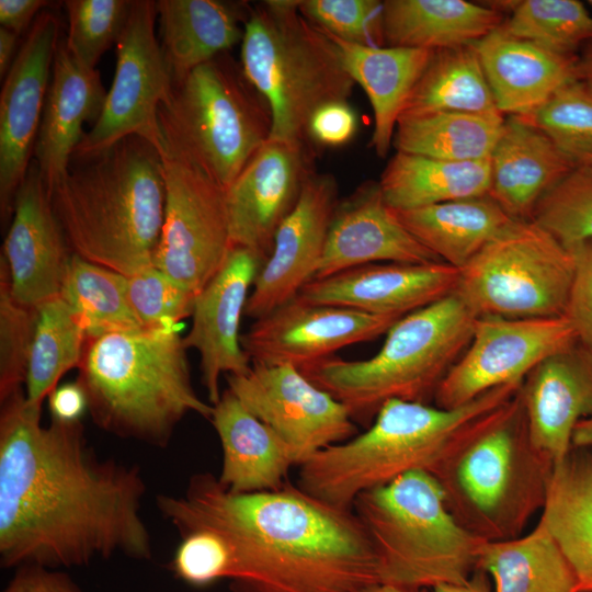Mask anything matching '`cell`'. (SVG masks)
I'll list each match as a JSON object with an SVG mask.
<instances>
[{"label": "cell", "instance_id": "cell-1", "mask_svg": "<svg viewBox=\"0 0 592 592\" xmlns=\"http://www.w3.org/2000/svg\"><path fill=\"white\" fill-rule=\"evenodd\" d=\"M136 465L101 458L81 421L42 424L19 390L1 401L0 561L4 568L86 566L152 555Z\"/></svg>", "mask_w": 592, "mask_h": 592}, {"label": "cell", "instance_id": "cell-2", "mask_svg": "<svg viewBox=\"0 0 592 592\" xmlns=\"http://www.w3.org/2000/svg\"><path fill=\"white\" fill-rule=\"evenodd\" d=\"M157 506L180 536L208 530L228 545L235 592H356L379 583L377 558L360 519L288 482L234 493L209 473L191 477Z\"/></svg>", "mask_w": 592, "mask_h": 592}, {"label": "cell", "instance_id": "cell-3", "mask_svg": "<svg viewBox=\"0 0 592 592\" xmlns=\"http://www.w3.org/2000/svg\"><path fill=\"white\" fill-rule=\"evenodd\" d=\"M50 198L72 253L126 276L155 266L166 179L148 140L129 136L70 164Z\"/></svg>", "mask_w": 592, "mask_h": 592}, {"label": "cell", "instance_id": "cell-4", "mask_svg": "<svg viewBox=\"0 0 592 592\" xmlns=\"http://www.w3.org/2000/svg\"><path fill=\"white\" fill-rule=\"evenodd\" d=\"M522 383L496 387L453 409L389 400L365 432L300 464L297 486L319 500L352 509L361 493L408 473L433 475L455 448L499 414Z\"/></svg>", "mask_w": 592, "mask_h": 592}, {"label": "cell", "instance_id": "cell-5", "mask_svg": "<svg viewBox=\"0 0 592 592\" xmlns=\"http://www.w3.org/2000/svg\"><path fill=\"white\" fill-rule=\"evenodd\" d=\"M177 326L88 337L78 367L88 411L102 430L164 447L189 413L210 420L196 394Z\"/></svg>", "mask_w": 592, "mask_h": 592}, {"label": "cell", "instance_id": "cell-6", "mask_svg": "<svg viewBox=\"0 0 592 592\" xmlns=\"http://www.w3.org/2000/svg\"><path fill=\"white\" fill-rule=\"evenodd\" d=\"M477 317L455 295L399 318L369 358L330 356L300 372L369 426L389 400L429 403L468 346Z\"/></svg>", "mask_w": 592, "mask_h": 592}, {"label": "cell", "instance_id": "cell-7", "mask_svg": "<svg viewBox=\"0 0 592 592\" xmlns=\"http://www.w3.org/2000/svg\"><path fill=\"white\" fill-rule=\"evenodd\" d=\"M554 464L532 444L521 389L434 471L456 521L486 542L516 538L542 511Z\"/></svg>", "mask_w": 592, "mask_h": 592}, {"label": "cell", "instance_id": "cell-8", "mask_svg": "<svg viewBox=\"0 0 592 592\" xmlns=\"http://www.w3.org/2000/svg\"><path fill=\"white\" fill-rule=\"evenodd\" d=\"M352 510L373 545L382 583L459 585L477 569L486 540L456 521L440 482L426 471L361 493Z\"/></svg>", "mask_w": 592, "mask_h": 592}, {"label": "cell", "instance_id": "cell-9", "mask_svg": "<svg viewBox=\"0 0 592 592\" xmlns=\"http://www.w3.org/2000/svg\"><path fill=\"white\" fill-rule=\"evenodd\" d=\"M240 60L269 104L274 139L306 143L314 113L348 101L355 86L332 41L300 14L298 0L249 5Z\"/></svg>", "mask_w": 592, "mask_h": 592}, {"label": "cell", "instance_id": "cell-10", "mask_svg": "<svg viewBox=\"0 0 592 592\" xmlns=\"http://www.w3.org/2000/svg\"><path fill=\"white\" fill-rule=\"evenodd\" d=\"M158 122L161 153L200 166L225 190L272 129L269 104L228 52L172 84Z\"/></svg>", "mask_w": 592, "mask_h": 592}, {"label": "cell", "instance_id": "cell-11", "mask_svg": "<svg viewBox=\"0 0 592 592\" xmlns=\"http://www.w3.org/2000/svg\"><path fill=\"white\" fill-rule=\"evenodd\" d=\"M572 253L533 220L513 219L463 269L455 295L475 317L562 316Z\"/></svg>", "mask_w": 592, "mask_h": 592}, {"label": "cell", "instance_id": "cell-12", "mask_svg": "<svg viewBox=\"0 0 592 592\" xmlns=\"http://www.w3.org/2000/svg\"><path fill=\"white\" fill-rule=\"evenodd\" d=\"M157 1L133 0L116 43L112 86L101 115L84 133L72 160L95 156L129 136H139L161 151L158 112L172 81L156 35Z\"/></svg>", "mask_w": 592, "mask_h": 592}, {"label": "cell", "instance_id": "cell-13", "mask_svg": "<svg viewBox=\"0 0 592 592\" xmlns=\"http://www.w3.org/2000/svg\"><path fill=\"white\" fill-rule=\"evenodd\" d=\"M162 159L166 206L153 265L197 295L231 248L226 190L189 160Z\"/></svg>", "mask_w": 592, "mask_h": 592}, {"label": "cell", "instance_id": "cell-14", "mask_svg": "<svg viewBox=\"0 0 592 592\" xmlns=\"http://www.w3.org/2000/svg\"><path fill=\"white\" fill-rule=\"evenodd\" d=\"M577 343L574 329L563 315L477 317L468 346L434 394L435 406L457 408L496 387L522 382L543 361Z\"/></svg>", "mask_w": 592, "mask_h": 592}, {"label": "cell", "instance_id": "cell-15", "mask_svg": "<svg viewBox=\"0 0 592 592\" xmlns=\"http://www.w3.org/2000/svg\"><path fill=\"white\" fill-rule=\"evenodd\" d=\"M226 378L241 403L291 447L298 466L357 433L348 408L292 365L252 363Z\"/></svg>", "mask_w": 592, "mask_h": 592}, {"label": "cell", "instance_id": "cell-16", "mask_svg": "<svg viewBox=\"0 0 592 592\" xmlns=\"http://www.w3.org/2000/svg\"><path fill=\"white\" fill-rule=\"evenodd\" d=\"M60 20L42 11L18 49L0 93V218L9 227L16 192L34 155L53 64L59 46Z\"/></svg>", "mask_w": 592, "mask_h": 592}, {"label": "cell", "instance_id": "cell-17", "mask_svg": "<svg viewBox=\"0 0 592 592\" xmlns=\"http://www.w3.org/2000/svg\"><path fill=\"white\" fill-rule=\"evenodd\" d=\"M401 317L318 305L298 296L255 319L241 335L251 363L288 364L299 371L345 346L372 341Z\"/></svg>", "mask_w": 592, "mask_h": 592}, {"label": "cell", "instance_id": "cell-18", "mask_svg": "<svg viewBox=\"0 0 592 592\" xmlns=\"http://www.w3.org/2000/svg\"><path fill=\"white\" fill-rule=\"evenodd\" d=\"M304 141L269 138L226 190L231 247L264 263L275 234L296 206L311 171Z\"/></svg>", "mask_w": 592, "mask_h": 592}, {"label": "cell", "instance_id": "cell-19", "mask_svg": "<svg viewBox=\"0 0 592 592\" xmlns=\"http://www.w3.org/2000/svg\"><path fill=\"white\" fill-rule=\"evenodd\" d=\"M338 203L335 179L314 172L275 234L272 251L248 297L246 316L255 320L270 314L315 278Z\"/></svg>", "mask_w": 592, "mask_h": 592}, {"label": "cell", "instance_id": "cell-20", "mask_svg": "<svg viewBox=\"0 0 592 592\" xmlns=\"http://www.w3.org/2000/svg\"><path fill=\"white\" fill-rule=\"evenodd\" d=\"M72 250L34 160L20 185L1 255L14 298L38 308L61 295Z\"/></svg>", "mask_w": 592, "mask_h": 592}, {"label": "cell", "instance_id": "cell-21", "mask_svg": "<svg viewBox=\"0 0 592 592\" xmlns=\"http://www.w3.org/2000/svg\"><path fill=\"white\" fill-rule=\"evenodd\" d=\"M262 264L252 251L231 247L220 269L195 297L192 326L183 342L200 354L202 384L213 406L221 396L220 376L244 374L252 365L239 330L248 292Z\"/></svg>", "mask_w": 592, "mask_h": 592}, {"label": "cell", "instance_id": "cell-22", "mask_svg": "<svg viewBox=\"0 0 592 592\" xmlns=\"http://www.w3.org/2000/svg\"><path fill=\"white\" fill-rule=\"evenodd\" d=\"M458 280L459 269L442 261L373 263L315 278L297 296L311 304L402 317L453 295Z\"/></svg>", "mask_w": 592, "mask_h": 592}, {"label": "cell", "instance_id": "cell-23", "mask_svg": "<svg viewBox=\"0 0 592 592\" xmlns=\"http://www.w3.org/2000/svg\"><path fill=\"white\" fill-rule=\"evenodd\" d=\"M380 261L419 264L440 260L402 226L385 202L379 183L367 181L339 201L315 278Z\"/></svg>", "mask_w": 592, "mask_h": 592}, {"label": "cell", "instance_id": "cell-24", "mask_svg": "<svg viewBox=\"0 0 592 592\" xmlns=\"http://www.w3.org/2000/svg\"><path fill=\"white\" fill-rule=\"evenodd\" d=\"M521 399L532 444L556 465L592 417V351L578 342L543 361L523 379Z\"/></svg>", "mask_w": 592, "mask_h": 592}, {"label": "cell", "instance_id": "cell-25", "mask_svg": "<svg viewBox=\"0 0 592 592\" xmlns=\"http://www.w3.org/2000/svg\"><path fill=\"white\" fill-rule=\"evenodd\" d=\"M106 93L99 71L79 64L60 41L33 155L49 194L69 170L84 123L101 115Z\"/></svg>", "mask_w": 592, "mask_h": 592}, {"label": "cell", "instance_id": "cell-26", "mask_svg": "<svg viewBox=\"0 0 592 592\" xmlns=\"http://www.w3.org/2000/svg\"><path fill=\"white\" fill-rule=\"evenodd\" d=\"M497 109L524 116L578 80V55L550 50L508 33L502 25L475 43Z\"/></svg>", "mask_w": 592, "mask_h": 592}, {"label": "cell", "instance_id": "cell-27", "mask_svg": "<svg viewBox=\"0 0 592 592\" xmlns=\"http://www.w3.org/2000/svg\"><path fill=\"white\" fill-rule=\"evenodd\" d=\"M573 168L545 133L511 115L490 155L488 194L511 218L530 220L540 197Z\"/></svg>", "mask_w": 592, "mask_h": 592}, {"label": "cell", "instance_id": "cell-28", "mask_svg": "<svg viewBox=\"0 0 592 592\" xmlns=\"http://www.w3.org/2000/svg\"><path fill=\"white\" fill-rule=\"evenodd\" d=\"M218 434L223 463L218 481L234 493L276 490L296 465L291 447L227 388L209 420Z\"/></svg>", "mask_w": 592, "mask_h": 592}, {"label": "cell", "instance_id": "cell-29", "mask_svg": "<svg viewBox=\"0 0 592 592\" xmlns=\"http://www.w3.org/2000/svg\"><path fill=\"white\" fill-rule=\"evenodd\" d=\"M249 5L220 0H159L161 53L172 84L242 41Z\"/></svg>", "mask_w": 592, "mask_h": 592}, {"label": "cell", "instance_id": "cell-30", "mask_svg": "<svg viewBox=\"0 0 592 592\" xmlns=\"http://www.w3.org/2000/svg\"><path fill=\"white\" fill-rule=\"evenodd\" d=\"M326 35L332 41L344 69L368 96L374 114L369 145L378 157L384 158L392 146L396 126L409 95L434 50L372 47Z\"/></svg>", "mask_w": 592, "mask_h": 592}, {"label": "cell", "instance_id": "cell-31", "mask_svg": "<svg viewBox=\"0 0 592 592\" xmlns=\"http://www.w3.org/2000/svg\"><path fill=\"white\" fill-rule=\"evenodd\" d=\"M502 23L500 11L466 0L383 1V33L391 47H459L480 41Z\"/></svg>", "mask_w": 592, "mask_h": 592}, {"label": "cell", "instance_id": "cell-32", "mask_svg": "<svg viewBox=\"0 0 592 592\" xmlns=\"http://www.w3.org/2000/svg\"><path fill=\"white\" fill-rule=\"evenodd\" d=\"M539 520L567 559L577 592H592V451L573 447L557 463Z\"/></svg>", "mask_w": 592, "mask_h": 592}, {"label": "cell", "instance_id": "cell-33", "mask_svg": "<svg viewBox=\"0 0 592 592\" xmlns=\"http://www.w3.org/2000/svg\"><path fill=\"white\" fill-rule=\"evenodd\" d=\"M394 212L440 261L459 270L513 220L489 194Z\"/></svg>", "mask_w": 592, "mask_h": 592}, {"label": "cell", "instance_id": "cell-34", "mask_svg": "<svg viewBox=\"0 0 592 592\" xmlns=\"http://www.w3.org/2000/svg\"><path fill=\"white\" fill-rule=\"evenodd\" d=\"M490 158L449 161L396 151L378 181L387 205L397 210L487 195Z\"/></svg>", "mask_w": 592, "mask_h": 592}, {"label": "cell", "instance_id": "cell-35", "mask_svg": "<svg viewBox=\"0 0 592 592\" xmlns=\"http://www.w3.org/2000/svg\"><path fill=\"white\" fill-rule=\"evenodd\" d=\"M477 569L491 577L496 592H577L573 572L540 520L525 535L486 542Z\"/></svg>", "mask_w": 592, "mask_h": 592}, {"label": "cell", "instance_id": "cell-36", "mask_svg": "<svg viewBox=\"0 0 592 592\" xmlns=\"http://www.w3.org/2000/svg\"><path fill=\"white\" fill-rule=\"evenodd\" d=\"M504 121L500 112L402 116L396 126L392 147L396 151L449 161L489 159Z\"/></svg>", "mask_w": 592, "mask_h": 592}, {"label": "cell", "instance_id": "cell-37", "mask_svg": "<svg viewBox=\"0 0 592 592\" xmlns=\"http://www.w3.org/2000/svg\"><path fill=\"white\" fill-rule=\"evenodd\" d=\"M499 112L474 44L434 50L402 116Z\"/></svg>", "mask_w": 592, "mask_h": 592}, {"label": "cell", "instance_id": "cell-38", "mask_svg": "<svg viewBox=\"0 0 592 592\" xmlns=\"http://www.w3.org/2000/svg\"><path fill=\"white\" fill-rule=\"evenodd\" d=\"M87 340L80 315L61 296L38 307L24 390L30 403L42 406L59 379L79 367Z\"/></svg>", "mask_w": 592, "mask_h": 592}, {"label": "cell", "instance_id": "cell-39", "mask_svg": "<svg viewBox=\"0 0 592 592\" xmlns=\"http://www.w3.org/2000/svg\"><path fill=\"white\" fill-rule=\"evenodd\" d=\"M81 317L88 337L145 329L127 296V276L72 254L60 295Z\"/></svg>", "mask_w": 592, "mask_h": 592}, {"label": "cell", "instance_id": "cell-40", "mask_svg": "<svg viewBox=\"0 0 592 592\" xmlns=\"http://www.w3.org/2000/svg\"><path fill=\"white\" fill-rule=\"evenodd\" d=\"M502 27L550 50L578 55L592 41V15L578 0L516 1Z\"/></svg>", "mask_w": 592, "mask_h": 592}, {"label": "cell", "instance_id": "cell-41", "mask_svg": "<svg viewBox=\"0 0 592 592\" xmlns=\"http://www.w3.org/2000/svg\"><path fill=\"white\" fill-rule=\"evenodd\" d=\"M521 117L545 133L574 167L592 168V91L584 83H567Z\"/></svg>", "mask_w": 592, "mask_h": 592}, {"label": "cell", "instance_id": "cell-42", "mask_svg": "<svg viewBox=\"0 0 592 592\" xmlns=\"http://www.w3.org/2000/svg\"><path fill=\"white\" fill-rule=\"evenodd\" d=\"M536 225L566 249L592 241V168L574 167L536 204Z\"/></svg>", "mask_w": 592, "mask_h": 592}, {"label": "cell", "instance_id": "cell-43", "mask_svg": "<svg viewBox=\"0 0 592 592\" xmlns=\"http://www.w3.org/2000/svg\"><path fill=\"white\" fill-rule=\"evenodd\" d=\"M133 0H66L67 49L83 67L95 69L116 44L128 20Z\"/></svg>", "mask_w": 592, "mask_h": 592}, {"label": "cell", "instance_id": "cell-44", "mask_svg": "<svg viewBox=\"0 0 592 592\" xmlns=\"http://www.w3.org/2000/svg\"><path fill=\"white\" fill-rule=\"evenodd\" d=\"M38 308L12 295L7 264L0 257V401L22 390L34 341Z\"/></svg>", "mask_w": 592, "mask_h": 592}, {"label": "cell", "instance_id": "cell-45", "mask_svg": "<svg viewBox=\"0 0 592 592\" xmlns=\"http://www.w3.org/2000/svg\"><path fill=\"white\" fill-rule=\"evenodd\" d=\"M300 14L342 41L382 47L383 2L377 0H298Z\"/></svg>", "mask_w": 592, "mask_h": 592}, {"label": "cell", "instance_id": "cell-46", "mask_svg": "<svg viewBox=\"0 0 592 592\" xmlns=\"http://www.w3.org/2000/svg\"><path fill=\"white\" fill-rule=\"evenodd\" d=\"M127 296L145 329L177 326L192 316L196 297L156 266L127 276Z\"/></svg>", "mask_w": 592, "mask_h": 592}, {"label": "cell", "instance_id": "cell-47", "mask_svg": "<svg viewBox=\"0 0 592 592\" xmlns=\"http://www.w3.org/2000/svg\"><path fill=\"white\" fill-rule=\"evenodd\" d=\"M232 565L226 542L208 530H195L181 535L172 559V570L186 583L205 587L228 579Z\"/></svg>", "mask_w": 592, "mask_h": 592}, {"label": "cell", "instance_id": "cell-48", "mask_svg": "<svg viewBox=\"0 0 592 592\" xmlns=\"http://www.w3.org/2000/svg\"><path fill=\"white\" fill-rule=\"evenodd\" d=\"M574 260L573 277L563 311L578 342L592 351V241L568 249Z\"/></svg>", "mask_w": 592, "mask_h": 592}, {"label": "cell", "instance_id": "cell-49", "mask_svg": "<svg viewBox=\"0 0 592 592\" xmlns=\"http://www.w3.org/2000/svg\"><path fill=\"white\" fill-rule=\"evenodd\" d=\"M357 129V117L348 101L328 103L310 118L308 138L322 146H341L352 139Z\"/></svg>", "mask_w": 592, "mask_h": 592}, {"label": "cell", "instance_id": "cell-50", "mask_svg": "<svg viewBox=\"0 0 592 592\" xmlns=\"http://www.w3.org/2000/svg\"><path fill=\"white\" fill-rule=\"evenodd\" d=\"M3 592H82L68 574L39 566L18 568Z\"/></svg>", "mask_w": 592, "mask_h": 592}, {"label": "cell", "instance_id": "cell-51", "mask_svg": "<svg viewBox=\"0 0 592 592\" xmlns=\"http://www.w3.org/2000/svg\"><path fill=\"white\" fill-rule=\"evenodd\" d=\"M47 399L53 420L77 422L88 411L87 395L77 380L57 386Z\"/></svg>", "mask_w": 592, "mask_h": 592}, {"label": "cell", "instance_id": "cell-52", "mask_svg": "<svg viewBox=\"0 0 592 592\" xmlns=\"http://www.w3.org/2000/svg\"><path fill=\"white\" fill-rule=\"evenodd\" d=\"M48 5L45 0H0V24L20 36Z\"/></svg>", "mask_w": 592, "mask_h": 592}, {"label": "cell", "instance_id": "cell-53", "mask_svg": "<svg viewBox=\"0 0 592 592\" xmlns=\"http://www.w3.org/2000/svg\"><path fill=\"white\" fill-rule=\"evenodd\" d=\"M19 35L13 31L0 27V77H5L18 52Z\"/></svg>", "mask_w": 592, "mask_h": 592}, {"label": "cell", "instance_id": "cell-54", "mask_svg": "<svg viewBox=\"0 0 592 592\" xmlns=\"http://www.w3.org/2000/svg\"><path fill=\"white\" fill-rule=\"evenodd\" d=\"M488 574L476 569L469 580L459 585H437L433 588V592H491Z\"/></svg>", "mask_w": 592, "mask_h": 592}, {"label": "cell", "instance_id": "cell-55", "mask_svg": "<svg viewBox=\"0 0 592 592\" xmlns=\"http://www.w3.org/2000/svg\"><path fill=\"white\" fill-rule=\"evenodd\" d=\"M578 80L592 91V41L587 43L578 55Z\"/></svg>", "mask_w": 592, "mask_h": 592}, {"label": "cell", "instance_id": "cell-56", "mask_svg": "<svg viewBox=\"0 0 592 592\" xmlns=\"http://www.w3.org/2000/svg\"><path fill=\"white\" fill-rule=\"evenodd\" d=\"M572 446L592 448V417L581 420L572 435Z\"/></svg>", "mask_w": 592, "mask_h": 592}, {"label": "cell", "instance_id": "cell-57", "mask_svg": "<svg viewBox=\"0 0 592 592\" xmlns=\"http://www.w3.org/2000/svg\"><path fill=\"white\" fill-rule=\"evenodd\" d=\"M356 592H426V589H409L388 583H375Z\"/></svg>", "mask_w": 592, "mask_h": 592}, {"label": "cell", "instance_id": "cell-58", "mask_svg": "<svg viewBox=\"0 0 592 592\" xmlns=\"http://www.w3.org/2000/svg\"><path fill=\"white\" fill-rule=\"evenodd\" d=\"M588 4H589L590 7H592V0H589V1H588Z\"/></svg>", "mask_w": 592, "mask_h": 592}]
</instances>
